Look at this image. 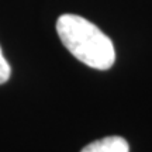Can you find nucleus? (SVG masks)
I'll return each mask as SVG.
<instances>
[{
    "label": "nucleus",
    "instance_id": "obj_2",
    "mask_svg": "<svg viewBox=\"0 0 152 152\" xmlns=\"http://www.w3.org/2000/svg\"><path fill=\"white\" fill-rule=\"evenodd\" d=\"M80 152H130V147L123 137L113 135L89 144Z\"/></svg>",
    "mask_w": 152,
    "mask_h": 152
},
{
    "label": "nucleus",
    "instance_id": "obj_1",
    "mask_svg": "<svg viewBox=\"0 0 152 152\" xmlns=\"http://www.w3.org/2000/svg\"><path fill=\"white\" fill-rule=\"evenodd\" d=\"M56 31L65 48L85 65L99 71L113 66V41L89 20L76 14H62L56 21Z\"/></svg>",
    "mask_w": 152,
    "mask_h": 152
},
{
    "label": "nucleus",
    "instance_id": "obj_3",
    "mask_svg": "<svg viewBox=\"0 0 152 152\" xmlns=\"http://www.w3.org/2000/svg\"><path fill=\"white\" fill-rule=\"evenodd\" d=\"M10 73H11V68L9 65L7 59L4 58L1 48H0V85H3V83H6V82L9 80Z\"/></svg>",
    "mask_w": 152,
    "mask_h": 152
}]
</instances>
